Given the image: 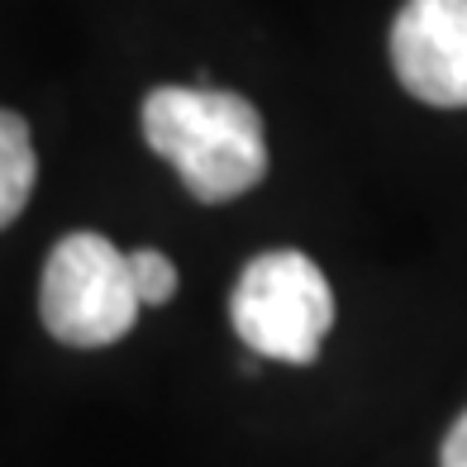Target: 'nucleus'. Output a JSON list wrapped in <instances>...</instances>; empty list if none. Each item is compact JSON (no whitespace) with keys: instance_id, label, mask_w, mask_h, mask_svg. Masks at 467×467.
Instances as JSON below:
<instances>
[{"instance_id":"nucleus-1","label":"nucleus","mask_w":467,"mask_h":467,"mask_svg":"<svg viewBox=\"0 0 467 467\" xmlns=\"http://www.w3.org/2000/svg\"><path fill=\"white\" fill-rule=\"evenodd\" d=\"M143 139L177 167L205 205H224L267 177V134L258 105L215 87H158L143 100Z\"/></svg>"},{"instance_id":"nucleus-6","label":"nucleus","mask_w":467,"mask_h":467,"mask_svg":"<svg viewBox=\"0 0 467 467\" xmlns=\"http://www.w3.org/2000/svg\"><path fill=\"white\" fill-rule=\"evenodd\" d=\"M130 277H134V291H139V306H167L177 296V263L158 248L130 253Z\"/></svg>"},{"instance_id":"nucleus-3","label":"nucleus","mask_w":467,"mask_h":467,"mask_svg":"<svg viewBox=\"0 0 467 467\" xmlns=\"http://www.w3.org/2000/svg\"><path fill=\"white\" fill-rule=\"evenodd\" d=\"M38 315H44V329L67 348H105L124 338L139 320L130 258L91 229L57 239L44 263Z\"/></svg>"},{"instance_id":"nucleus-7","label":"nucleus","mask_w":467,"mask_h":467,"mask_svg":"<svg viewBox=\"0 0 467 467\" xmlns=\"http://www.w3.org/2000/svg\"><path fill=\"white\" fill-rule=\"evenodd\" d=\"M439 467H467V410L453 420L449 439H443V453H439Z\"/></svg>"},{"instance_id":"nucleus-2","label":"nucleus","mask_w":467,"mask_h":467,"mask_svg":"<svg viewBox=\"0 0 467 467\" xmlns=\"http://www.w3.org/2000/svg\"><path fill=\"white\" fill-rule=\"evenodd\" d=\"M229 320L258 358L315 363L334 325V291L306 253L272 248L239 272L229 296Z\"/></svg>"},{"instance_id":"nucleus-5","label":"nucleus","mask_w":467,"mask_h":467,"mask_svg":"<svg viewBox=\"0 0 467 467\" xmlns=\"http://www.w3.org/2000/svg\"><path fill=\"white\" fill-rule=\"evenodd\" d=\"M34 177H38V158H34L29 124L15 110H0V229H10L19 210L29 205Z\"/></svg>"},{"instance_id":"nucleus-4","label":"nucleus","mask_w":467,"mask_h":467,"mask_svg":"<svg viewBox=\"0 0 467 467\" xmlns=\"http://www.w3.org/2000/svg\"><path fill=\"white\" fill-rule=\"evenodd\" d=\"M391 67L424 105H467V0H406L391 25Z\"/></svg>"}]
</instances>
